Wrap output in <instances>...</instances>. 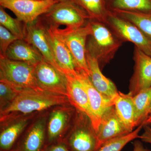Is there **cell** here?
Listing matches in <instances>:
<instances>
[{"instance_id":"1","label":"cell","mask_w":151,"mask_h":151,"mask_svg":"<svg viewBox=\"0 0 151 151\" xmlns=\"http://www.w3.org/2000/svg\"><path fill=\"white\" fill-rule=\"evenodd\" d=\"M68 102L66 96L51 94L40 89L21 90L12 102L1 109V121L15 114L26 115Z\"/></svg>"},{"instance_id":"2","label":"cell","mask_w":151,"mask_h":151,"mask_svg":"<svg viewBox=\"0 0 151 151\" xmlns=\"http://www.w3.org/2000/svg\"><path fill=\"white\" fill-rule=\"evenodd\" d=\"M92 32L86 42V53L95 58L102 70L114 58L123 42L103 23L89 20Z\"/></svg>"},{"instance_id":"3","label":"cell","mask_w":151,"mask_h":151,"mask_svg":"<svg viewBox=\"0 0 151 151\" xmlns=\"http://www.w3.org/2000/svg\"><path fill=\"white\" fill-rule=\"evenodd\" d=\"M35 69V66L27 63L0 56V81L18 91L40 89L36 81Z\"/></svg>"},{"instance_id":"4","label":"cell","mask_w":151,"mask_h":151,"mask_svg":"<svg viewBox=\"0 0 151 151\" xmlns=\"http://www.w3.org/2000/svg\"><path fill=\"white\" fill-rule=\"evenodd\" d=\"M48 27L66 45L73 57L76 71H84L90 76L86 61V47L87 38L92 32L89 20L84 26L78 28L61 29Z\"/></svg>"},{"instance_id":"5","label":"cell","mask_w":151,"mask_h":151,"mask_svg":"<svg viewBox=\"0 0 151 151\" xmlns=\"http://www.w3.org/2000/svg\"><path fill=\"white\" fill-rule=\"evenodd\" d=\"M42 16L47 25L56 28L65 25L68 28H78L90 20L85 11L73 0L56 3Z\"/></svg>"},{"instance_id":"6","label":"cell","mask_w":151,"mask_h":151,"mask_svg":"<svg viewBox=\"0 0 151 151\" xmlns=\"http://www.w3.org/2000/svg\"><path fill=\"white\" fill-rule=\"evenodd\" d=\"M104 24L123 43L132 42L151 57V40L135 25L110 11Z\"/></svg>"},{"instance_id":"7","label":"cell","mask_w":151,"mask_h":151,"mask_svg":"<svg viewBox=\"0 0 151 151\" xmlns=\"http://www.w3.org/2000/svg\"><path fill=\"white\" fill-rule=\"evenodd\" d=\"M57 2V0H0L1 6L12 12L24 24L34 22Z\"/></svg>"},{"instance_id":"8","label":"cell","mask_w":151,"mask_h":151,"mask_svg":"<svg viewBox=\"0 0 151 151\" xmlns=\"http://www.w3.org/2000/svg\"><path fill=\"white\" fill-rule=\"evenodd\" d=\"M35 75L40 89L51 94L67 95V81L65 74L45 59L35 66Z\"/></svg>"},{"instance_id":"9","label":"cell","mask_w":151,"mask_h":151,"mask_svg":"<svg viewBox=\"0 0 151 151\" xmlns=\"http://www.w3.org/2000/svg\"><path fill=\"white\" fill-rule=\"evenodd\" d=\"M84 114L81 112L77 125L65 142L71 151H97L100 148L97 133L89 118L83 119Z\"/></svg>"},{"instance_id":"10","label":"cell","mask_w":151,"mask_h":151,"mask_svg":"<svg viewBox=\"0 0 151 151\" xmlns=\"http://www.w3.org/2000/svg\"><path fill=\"white\" fill-rule=\"evenodd\" d=\"M134 72L129 80V92L133 97L151 86V57L134 46Z\"/></svg>"},{"instance_id":"11","label":"cell","mask_w":151,"mask_h":151,"mask_svg":"<svg viewBox=\"0 0 151 151\" xmlns=\"http://www.w3.org/2000/svg\"><path fill=\"white\" fill-rule=\"evenodd\" d=\"M43 22L40 17L32 22L24 24V40L33 45L46 61L60 71L47 35L46 25Z\"/></svg>"},{"instance_id":"12","label":"cell","mask_w":151,"mask_h":151,"mask_svg":"<svg viewBox=\"0 0 151 151\" xmlns=\"http://www.w3.org/2000/svg\"><path fill=\"white\" fill-rule=\"evenodd\" d=\"M75 76L87 93L91 112L94 118L92 127L97 133L101 117L108 108L113 105V100L105 97L92 84L89 76L84 71H77Z\"/></svg>"},{"instance_id":"13","label":"cell","mask_w":151,"mask_h":151,"mask_svg":"<svg viewBox=\"0 0 151 151\" xmlns=\"http://www.w3.org/2000/svg\"><path fill=\"white\" fill-rule=\"evenodd\" d=\"M46 34L59 70L65 75L76 76L75 63L66 45L47 25Z\"/></svg>"},{"instance_id":"14","label":"cell","mask_w":151,"mask_h":151,"mask_svg":"<svg viewBox=\"0 0 151 151\" xmlns=\"http://www.w3.org/2000/svg\"><path fill=\"white\" fill-rule=\"evenodd\" d=\"M96 133L100 148L106 142L130 133L120 121L113 105L103 113Z\"/></svg>"},{"instance_id":"15","label":"cell","mask_w":151,"mask_h":151,"mask_svg":"<svg viewBox=\"0 0 151 151\" xmlns=\"http://www.w3.org/2000/svg\"><path fill=\"white\" fill-rule=\"evenodd\" d=\"M65 75L67 81L66 97L68 101L77 111L84 113L89 118L92 126L94 118L85 89L75 76Z\"/></svg>"},{"instance_id":"16","label":"cell","mask_w":151,"mask_h":151,"mask_svg":"<svg viewBox=\"0 0 151 151\" xmlns=\"http://www.w3.org/2000/svg\"><path fill=\"white\" fill-rule=\"evenodd\" d=\"M6 57L17 61L27 63L36 66L44 58L40 52L24 40L18 39L9 47Z\"/></svg>"},{"instance_id":"17","label":"cell","mask_w":151,"mask_h":151,"mask_svg":"<svg viewBox=\"0 0 151 151\" xmlns=\"http://www.w3.org/2000/svg\"><path fill=\"white\" fill-rule=\"evenodd\" d=\"M86 59L92 84L101 94L113 100L119 92L116 85L103 75L97 60L86 53Z\"/></svg>"},{"instance_id":"18","label":"cell","mask_w":151,"mask_h":151,"mask_svg":"<svg viewBox=\"0 0 151 151\" xmlns=\"http://www.w3.org/2000/svg\"><path fill=\"white\" fill-rule=\"evenodd\" d=\"M133 97L129 93L119 92L113 99L116 114L124 127L128 132L134 131L135 127L134 106Z\"/></svg>"},{"instance_id":"19","label":"cell","mask_w":151,"mask_h":151,"mask_svg":"<svg viewBox=\"0 0 151 151\" xmlns=\"http://www.w3.org/2000/svg\"><path fill=\"white\" fill-rule=\"evenodd\" d=\"M45 120L38 121L28 132L16 151H41L45 138Z\"/></svg>"},{"instance_id":"20","label":"cell","mask_w":151,"mask_h":151,"mask_svg":"<svg viewBox=\"0 0 151 151\" xmlns=\"http://www.w3.org/2000/svg\"><path fill=\"white\" fill-rule=\"evenodd\" d=\"M135 111V127L145 125L150 115L151 108V86L133 96Z\"/></svg>"},{"instance_id":"21","label":"cell","mask_w":151,"mask_h":151,"mask_svg":"<svg viewBox=\"0 0 151 151\" xmlns=\"http://www.w3.org/2000/svg\"><path fill=\"white\" fill-rule=\"evenodd\" d=\"M112 12L135 25L151 40V11L142 12L115 10Z\"/></svg>"},{"instance_id":"22","label":"cell","mask_w":151,"mask_h":151,"mask_svg":"<svg viewBox=\"0 0 151 151\" xmlns=\"http://www.w3.org/2000/svg\"><path fill=\"white\" fill-rule=\"evenodd\" d=\"M69 111L63 108H58L50 114L47 127L49 142H53L62 133L69 119Z\"/></svg>"},{"instance_id":"23","label":"cell","mask_w":151,"mask_h":151,"mask_svg":"<svg viewBox=\"0 0 151 151\" xmlns=\"http://www.w3.org/2000/svg\"><path fill=\"white\" fill-rule=\"evenodd\" d=\"M88 15L90 20L105 23L108 11L104 0H73Z\"/></svg>"},{"instance_id":"24","label":"cell","mask_w":151,"mask_h":151,"mask_svg":"<svg viewBox=\"0 0 151 151\" xmlns=\"http://www.w3.org/2000/svg\"><path fill=\"white\" fill-rule=\"evenodd\" d=\"M26 119H22L5 129L0 135V147L3 150L12 148L19 135L27 124Z\"/></svg>"},{"instance_id":"25","label":"cell","mask_w":151,"mask_h":151,"mask_svg":"<svg viewBox=\"0 0 151 151\" xmlns=\"http://www.w3.org/2000/svg\"><path fill=\"white\" fill-rule=\"evenodd\" d=\"M144 124L137 127L133 132L117 137L106 142L97 151H121L123 148L129 142L139 138V133L143 128Z\"/></svg>"},{"instance_id":"26","label":"cell","mask_w":151,"mask_h":151,"mask_svg":"<svg viewBox=\"0 0 151 151\" xmlns=\"http://www.w3.org/2000/svg\"><path fill=\"white\" fill-rule=\"evenodd\" d=\"M112 11L115 10L146 12L151 11V0H111Z\"/></svg>"},{"instance_id":"27","label":"cell","mask_w":151,"mask_h":151,"mask_svg":"<svg viewBox=\"0 0 151 151\" xmlns=\"http://www.w3.org/2000/svg\"><path fill=\"white\" fill-rule=\"evenodd\" d=\"M19 19L11 17L4 10L2 7H0V24L19 39H25L24 24L22 26Z\"/></svg>"},{"instance_id":"28","label":"cell","mask_w":151,"mask_h":151,"mask_svg":"<svg viewBox=\"0 0 151 151\" xmlns=\"http://www.w3.org/2000/svg\"><path fill=\"white\" fill-rule=\"evenodd\" d=\"M19 92V91L8 84L0 81L1 109L12 102Z\"/></svg>"},{"instance_id":"29","label":"cell","mask_w":151,"mask_h":151,"mask_svg":"<svg viewBox=\"0 0 151 151\" xmlns=\"http://www.w3.org/2000/svg\"><path fill=\"white\" fill-rule=\"evenodd\" d=\"M19 39L3 26L0 25V56L5 57L9 47L15 41Z\"/></svg>"},{"instance_id":"30","label":"cell","mask_w":151,"mask_h":151,"mask_svg":"<svg viewBox=\"0 0 151 151\" xmlns=\"http://www.w3.org/2000/svg\"><path fill=\"white\" fill-rule=\"evenodd\" d=\"M42 151H71L68 148L65 142H61L47 146Z\"/></svg>"},{"instance_id":"31","label":"cell","mask_w":151,"mask_h":151,"mask_svg":"<svg viewBox=\"0 0 151 151\" xmlns=\"http://www.w3.org/2000/svg\"><path fill=\"white\" fill-rule=\"evenodd\" d=\"M144 132L140 135L139 139L144 142L151 145V127L149 125H145L143 127Z\"/></svg>"},{"instance_id":"32","label":"cell","mask_w":151,"mask_h":151,"mask_svg":"<svg viewBox=\"0 0 151 151\" xmlns=\"http://www.w3.org/2000/svg\"><path fill=\"white\" fill-rule=\"evenodd\" d=\"M134 149L133 151H151L146 148L143 146L142 143L139 141H135L133 143Z\"/></svg>"},{"instance_id":"33","label":"cell","mask_w":151,"mask_h":151,"mask_svg":"<svg viewBox=\"0 0 151 151\" xmlns=\"http://www.w3.org/2000/svg\"><path fill=\"white\" fill-rule=\"evenodd\" d=\"M151 123V108L150 111V115L147 121H146L145 123V125H149Z\"/></svg>"},{"instance_id":"34","label":"cell","mask_w":151,"mask_h":151,"mask_svg":"<svg viewBox=\"0 0 151 151\" xmlns=\"http://www.w3.org/2000/svg\"><path fill=\"white\" fill-rule=\"evenodd\" d=\"M58 2L63 1H67V0H57Z\"/></svg>"},{"instance_id":"35","label":"cell","mask_w":151,"mask_h":151,"mask_svg":"<svg viewBox=\"0 0 151 151\" xmlns=\"http://www.w3.org/2000/svg\"><path fill=\"white\" fill-rule=\"evenodd\" d=\"M149 126H150V127H151V123L150 124H149Z\"/></svg>"},{"instance_id":"36","label":"cell","mask_w":151,"mask_h":151,"mask_svg":"<svg viewBox=\"0 0 151 151\" xmlns=\"http://www.w3.org/2000/svg\"></svg>"}]
</instances>
